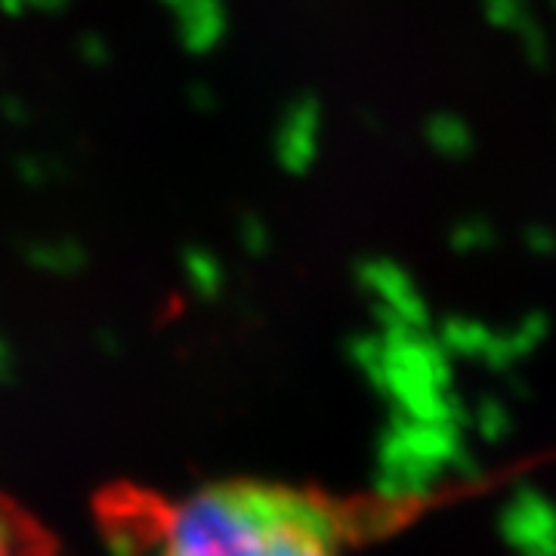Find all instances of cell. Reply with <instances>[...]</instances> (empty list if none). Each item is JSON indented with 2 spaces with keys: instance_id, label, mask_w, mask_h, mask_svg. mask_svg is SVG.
Listing matches in <instances>:
<instances>
[{
  "instance_id": "obj_1",
  "label": "cell",
  "mask_w": 556,
  "mask_h": 556,
  "mask_svg": "<svg viewBox=\"0 0 556 556\" xmlns=\"http://www.w3.org/2000/svg\"><path fill=\"white\" fill-rule=\"evenodd\" d=\"M442 495L331 497L263 482L217 485L177 504L130 495L112 504L149 556H343L390 535Z\"/></svg>"
},
{
  "instance_id": "obj_2",
  "label": "cell",
  "mask_w": 556,
  "mask_h": 556,
  "mask_svg": "<svg viewBox=\"0 0 556 556\" xmlns=\"http://www.w3.org/2000/svg\"><path fill=\"white\" fill-rule=\"evenodd\" d=\"M0 556H56L53 541L43 535L35 519L0 495Z\"/></svg>"
}]
</instances>
